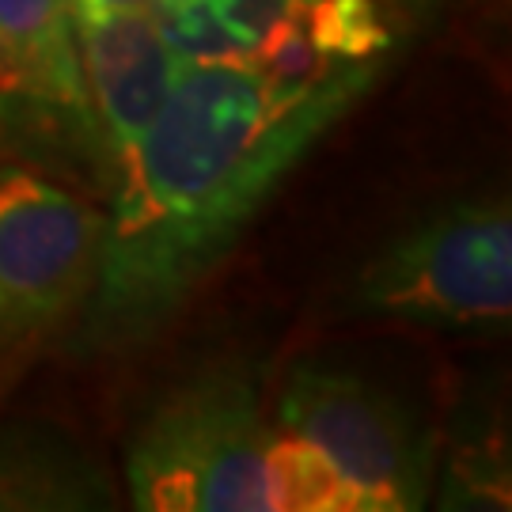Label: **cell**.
Here are the masks:
<instances>
[{
    "label": "cell",
    "mask_w": 512,
    "mask_h": 512,
    "mask_svg": "<svg viewBox=\"0 0 512 512\" xmlns=\"http://www.w3.org/2000/svg\"><path fill=\"white\" fill-rule=\"evenodd\" d=\"M277 425L311 440L361 494L365 512L421 509L433 490V437L391 391L304 361L277 395Z\"/></svg>",
    "instance_id": "5"
},
{
    "label": "cell",
    "mask_w": 512,
    "mask_h": 512,
    "mask_svg": "<svg viewBox=\"0 0 512 512\" xmlns=\"http://www.w3.org/2000/svg\"><path fill=\"white\" fill-rule=\"evenodd\" d=\"M73 27L95 129L118 164L152 126L186 65L167 46L152 12L80 19Z\"/></svg>",
    "instance_id": "6"
},
{
    "label": "cell",
    "mask_w": 512,
    "mask_h": 512,
    "mask_svg": "<svg viewBox=\"0 0 512 512\" xmlns=\"http://www.w3.org/2000/svg\"><path fill=\"white\" fill-rule=\"evenodd\" d=\"M107 217L31 167H0V357L54 334L84 308Z\"/></svg>",
    "instance_id": "4"
},
{
    "label": "cell",
    "mask_w": 512,
    "mask_h": 512,
    "mask_svg": "<svg viewBox=\"0 0 512 512\" xmlns=\"http://www.w3.org/2000/svg\"><path fill=\"white\" fill-rule=\"evenodd\" d=\"M353 311L425 330L490 334L512 315V217L505 198H463L406 224L361 266Z\"/></svg>",
    "instance_id": "3"
},
{
    "label": "cell",
    "mask_w": 512,
    "mask_h": 512,
    "mask_svg": "<svg viewBox=\"0 0 512 512\" xmlns=\"http://www.w3.org/2000/svg\"><path fill=\"white\" fill-rule=\"evenodd\" d=\"M266 509L270 512H365L361 494L311 440L274 433L266 448Z\"/></svg>",
    "instance_id": "10"
},
{
    "label": "cell",
    "mask_w": 512,
    "mask_h": 512,
    "mask_svg": "<svg viewBox=\"0 0 512 512\" xmlns=\"http://www.w3.org/2000/svg\"><path fill=\"white\" fill-rule=\"evenodd\" d=\"M110 482L73 440L0 433V509H110Z\"/></svg>",
    "instance_id": "8"
},
{
    "label": "cell",
    "mask_w": 512,
    "mask_h": 512,
    "mask_svg": "<svg viewBox=\"0 0 512 512\" xmlns=\"http://www.w3.org/2000/svg\"><path fill=\"white\" fill-rule=\"evenodd\" d=\"M274 425L251 368L217 365L167 387L126 444V482L141 512H270L266 448Z\"/></svg>",
    "instance_id": "2"
},
{
    "label": "cell",
    "mask_w": 512,
    "mask_h": 512,
    "mask_svg": "<svg viewBox=\"0 0 512 512\" xmlns=\"http://www.w3.org/2000/svg\"><path fill=\"white\" fill-rule=\"evenodd\" d=\"M296 0H156L152 19L183 65H247Z\"/></svg>",
    "instance_id": "9"
},
{
    "label": "cell",
    "mask_w": 512,
    "mask_h": 512,
    "mask_svg": "<svg viewBox=\"0 0 512 512\" xmlns=\"http://www.w3.org/2000/svg\"><path fill=\"white\" fill-rule=\"evenodd\" d=\"M384 65L285 88L247 65H186L141 141L114 164L99 274L80 346L148 342L277 194Z\"/></svg>",
    "instance_id": "1"
},
{
    "label": "cell",
    "mask_w": 512,
    "mask_h": 512,
    "mask_svg": "<svg viewBox=\"0 0 512 512\" xmlns=\"http://www.w3.org/2000/svg\"><path fill=\"white\" fill-rule=\"evenodd\" d=\"M73 4V23L80 19L126 16V12H152L156 0H69Z\"/></svg>",
    "instance_id": "11"
},
{
    "label": "cell",
    "mask_w": 512,
    "mask_h": 512,
    "mask_svg": "<svg viewBox=\"0 0 512 512\" xmlns=\"http://www.w3.org/2000/svg\"><path fill=\"white\" fill-rule=\"evenodd\" d=\"M0 84L95 129L69 0H0Z\"/></svg>",
    "instance_id": "7"
}]
</instances>
